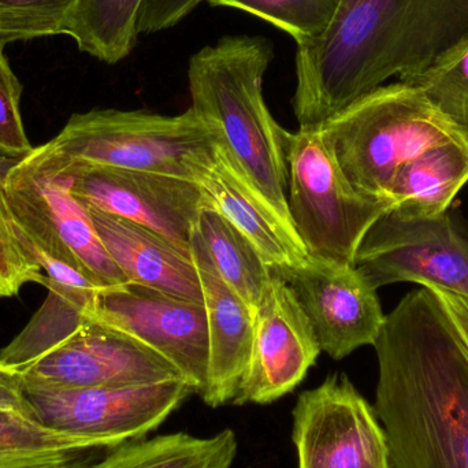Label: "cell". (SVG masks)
<instances>
[{"instance_id": "8fae6325", "label": "cell", "mask_w": 468, "mask_h": 468, "mask_svg": "<svg viewBox=\"0 0 468 468\" xmlns=\"http://www.w3.org/2000/svg\"><path fill=\"white\" fill-rule=\"evenodd\" d=\"M292 440L297 468H393L376 410L346 374L297 398Z\"/></svg>"}, {"instance_id": "d6986e66", "label": "cell", "mask_w": 468, "mask_h": 468, "mask_svg": "<svg viewBox=\"0 0 468 468\" xmlns=\"http://www.w3.org/2000/svg\"><path fill=\"white\" fill-rule=\"evenodd\" d=\"M467 183L468 136H461L404 165L393 177L388 197L400 216L426 218L452 207Z\"/></svg>"}, {"instance_id": "30bf717a", "label": "cell", "mask_w": 468, "mask_h": 468, "mask_svg": "<svg viewBox=\"0 0 468 468\" xmlns=\"http://www.w3.org/2000/svg\"><path fill=\"white\" fill-rule=\"evenodd\" d=\"M84 315L144 344L172 363L195 393L205 392L208 377L205 303L128 282L99 289Z\"/></svg>"}, {"instance_id": "484cf974", "label": "cell", "mask_w": 468, "mask_h": 468, "mask_svg": "<svg viewBox=\"0 0 468 468\" xmlns=\"http://www.w3.org/2000/svg\"><path fill=\"white\" fill-rule=\"evenodd\" d=\"M79 0H0V44L63 35Z\"/></svg>"}, {"instance_id": "f1b7e54d", "label": "cell", "mask_w": 468, "mask_h": 468, "mask_svg": "<svg viewBox=\"0 0 468 468\" xmlns=\"http://www.w3.org/2000/svg\"><path fill=\"white\" fill-rule=\"evenodd\" d=\"M207 0H144L140 13V35H153L180 24Z\"/></svg>"}, {"instance_id": "ba28073f", "label": "cell", "mask_w": 468, "mask_h": 468, "mask_svg": "<svg viewBox=\"0 0 468 468\" xmlns=\"http://www.w3.org/2000/svg\"><path fill=\"white\" fill-rule=\"evenodd\" d=\"M354 266L376 291L414 282L468 299V221L455 207L426 218L390 208L363 237Z\"/></svg>"}, {"instance_id": "7c38bea8", "label": "cell", "mask_w": 468, "mask_h": 468, "mask_svg": "<svg viewBox=\"0 0 468 468\" xmlns=\"http://www.w3.org/2000/svg\"><path fill=\"white\" fill-rule=\"evenodd\" d=\"M57 153L80 202L143 225L191 255L192 233L203 208L197 181L82 164Z\"/></svg>"}, {"instance_id": "d4e9b609", "label": "cell", "mask_w": 468, "mask_h": 468, "mask_svg": "<svg viewBox=\"0 0 468 468\" xmlns=\"http://www.w3.org/2000/svg\"><path fill=\"white\" fill-rule=\"evenodd\" d=\"M403 82L420 88L428 101L468 136V37Z\"/></svg>"}, {"instance_id": "e0dca14e", "label": "cell", "mask_w": 468, "mask_h": 468, "mask_svg": "<svg viewBox=\"0 0 468 468\" xmlns=\"http://www.w3.org/2000/svg\"><path fill=\"white\" fill-rule=\"evenodd\" d=\"M191 255L199 274L208 329L207 406L230 403L247 370L253 338V314L222 281L206 250L199 230L191 239Z\"/></svg>"}, {"instance_id": "9c48e42d", "label": "cell", "mask_w": 468, "mask_h": 468, "mask_svg": "<svg viewBox=\"0 0 468 468\" xmlns=\"http://www.w3.org/2000/svg\"><path fill=\"white\" fill-rule=\"evenodd\" d=\"M192 393L194 388L184 379L142 387L79 389L25 382L27 417L101 450L142 440Z\"/></svg>"}, {"instance_id": "9a60e30c", "label": "cell", "mask_w": 468, "mask_h": 468, "mask_svg": "<svg viewBox=\"0 0 468 468\" xmlns=\"http://www.w3.org/2000/svg\"><path fill=\"white\" fill-rule=\"evenodd\" d=\"M313 326L285 280L271 271L253 315L247 370L234 404H270L291 393L321 354Z\"/></svg>"}, {"instance_id": "3957f363", "label": "cell", "mask_w": 468, "mask_h": 468, "mask_svg": "<svg viewBox=\"0 0 468 468\" xmlns=\"http://www.w3.org/2000/svg\"><path fill=\"white\" fill-rule=\"evenodd\" d=\"M274 47L263 36L228 35L192 55V109L218 126L224 143L259 191L291 221L283 132L263 98ZM292 222V221H291Z\"/></svg>"}, {"instance_id": "44dd1931", "label": "cell", "mask_w": 468, "mask_h": 468, "mask_svg": "<svg viewBox=\"0 0 468 468\" xmlns=\"http://www.w3.org/2000/svg\"><path fill=\"white\" fill-rule=\"evenodd\" d=\"M197 230L219 277L255 315L271 278L261 253L213 208H202Z\"/></svg>"}, {"instance_id": "cb8c5ba5", "label": "cell", "mask_w": 468, "mask_h": 468, "mask_svg": "<svg viewBox=\"0 0 468 468\" xmlns=\"http://www.w3.org/2000/svg\"><path fill=\"white\" fill-rule=\"evenodd\" d=\"M258 16L291 36L297 46L321 37L337 16L343 0H207Z\"/></svg>"}, {"instance_id": "6da1fadb", "label": "cell", "mask_w": 468, "mask_h": 468, "mask_svg": "<svg viewBox=\"0 0 468 468\" xmlns=\"http://www.w3.org/2000/svg\"><path fill=\"white\" fill-rule=\"evenodd\" d=\"M393 468H468V349L436 292H410L374 343Z\"/></svg>"}, {"instance_id": "1f68e13d", "label": "cell", "mask_w": 468, "mask_h": 468, "mask_svg": "<svg viewBox=\"0 0 468 468\" xmlns=\"http://www.w3.org/2000/svg\"><path fill=\"white\" fill-rule=\"evenodd\" d=\"M16 161L14 159L5 158V156L0 155V186H3L5 183V176H7L8 170L16 165Z\"/></svg>"}, {"instance_id": "ffe728a7", "label": "cell", "mask_w": 468, "mask_h": 468, "mask_svg": "<svg viewBox=\"0 0 468 468\" xmlns=\"http://www.w3.org/2000/svg\"><path fill=\"white\" fill-rule=\"evenodd\" d=\"M236 453L232 431L211 437L175 433L125 442L90 468H230Z\"/></svg>"}, {"instance_id": "7a4b0ae2", "label": "cell", "mask_w": 468, "mask_h": 468, "mask_svg": "<svg viewBox=\"0 0 468 468\" xmlns=\"http://www.w3.org/2000/svg\"><path fill=\"white\" fill-rule=\"evenodd\" d=\"M467 37L468 0H343L324 35L297 46L299 129L319 131L390 77L417 76Z\"/></svg>"}, {"instance_id": "2e32d148", "label": "cell", "mask_w": 468, "mask_h": 468, "mask_svg": "<svg viewBox=\"0 0 468 468\" xmlns=\"http://www.w3.org/2000/svg\"><path fill=\"white\" fill-rule=\"evenodd\" d=\"M197 183L202 189L203 207L221 214L250 239L270 270L288 269L307 261V250L292 222L275 210L248 177L224 137Z\"/></svg>"}, {"instance_id": "83f0119b", "label": "cell", "mask_w": 468, "mask_h": 468, "mask_svg": "<svg viewBox=\"0 0 468 468\" xmlns=\"http://www.w3.org/2000/svg\"><path fill=\"white\" fill-rule=\"evenodd\" d=\"M0 44V155L19 161L33 151L22 121V85L19 84Z\"/></svg>"}, {"instance_id": "4dcf8cb0", "label": "cell", "mask_w": 468, "mask_h": 468, "mask_svg": "<svg viewBox=\"0 0 468 468\" xmlns=\"http://www.w3.org/2000/svg\"><path fill=\"white\" fill-rule=\"evenodd\" d=\"M431 289V288H429ZM434 291V289H431ZM444 304L445 310L450 314L456 330L468 349V299L448 292L434 291Z\"/></svg>"}, {"instance_id": "5bb4252c", "label": "cell", "mask_w": 468, "mask_h": 468, "mask_svg": "<svg viewBox=\"0 0 468 468\" xmlns=\"http://www.w3.org/2000/svg\"><path fill=\"white\" fill-rule=\"evenodd\" d=\"M288 282L315 333L321 351L335 360L374 346L385 314L376 289L346 264L316 261L271 270Z\"/></svg>"}, {"instance_id": "4316f807", "label": "cell", "mask_w": 468, "mask_h": 468, "mask_svg": "<svg viewBox=\"0 0 468 468\" xmlns=\"http://www.w3.org/2000/svg\"><path fill=\"white\" fill-rule=\"evenodd\" d=\"M44 280L46 274L22 241L0 186V297L16 296L29 282L44 285Z\"/></svg>"}, {"instance_id": "52a82bcc", "label": "cell", "mask_w": 468, "mask_h": 468, "mask_svg": "<svg viewBox=\"0 0 468 468\" xmlns=\"http://www.w3.org/2000/svg\"><path fill=\"white\" fill-rule=\"evenodd\" d=\"M3 189L27 247L80 270L101 288L129 282L99 239L87 206L71 194L51 142L16 161Z\"/></svg>"}, {"instance_id": "7402d4cb", "label": "cell", "mask_w": 468, "mask_h": 468, "mask_svg": "<svg viewBox=\"0 0 468 468\" xmlns=\"http://www.w3.org/2000/svg\"><path fill=\"white\" fill-rule=\"evenodd\" d=\"M144 0H79L63 35L81 51L115 65L133 51Z\"/></svg>"}, {"instance_id": "277c9868", "label": "cell", "mask_w": 468, "mask_h": 468, "mask_svg": "<svg viewBox=\"0 0 468 468\" xmlns=\"http://www.w3.org/2000/svg\"><path fill=\"white\" fill-rule=\"evenodd\" d=\"M319 133L357 192L388 200L393 177L404 165L434 145L466 136L420 88L403 81L357 99Z\"/></svg>"}, {"instance_id": "ac0fdd59", "label": "cell", "mask_w": 468, "mask_h": 468, "mask_svg": "<svg viewBox=\"0 0 468 468\" xmlns=\"http://www.w3.org/2000/svg\"><path fill=\"white\" fill-rule=\"evenodd\" d=\"M87 208L99 239L129 282L203 302L192 255L143 225L90 206Z\"/></svg>"}, {"instance_id": "8992f818", "label": "cell", "mask_w": 468, "mask_h": 468, "mask_svg": "<svg viewBox=\"0 0 468 468\" xmlns=\"http://www.w3.org/2000/svg\"><path fill=\"white\" fill-rule=\"evenodd\" d=\"M283 154L289 217L308 256L354 266L363 237L393 203L357 192L319 131L283 132Z\"/></svg>"}, {"instance_id": "5b68a950", "label": "cell", "mask_w": 468, "mask_h": 468, "mask_svg": "<svg viewBox=\"0 0 468 468\" xmlns=\"http://www.w3.org/2000/svg\"><path fill=\"white\" fill-rule=\"evenodd\" d=\"M221 139V129L189 107L175 117L114 109L74 114L51 143L82 164L197 181Z\"/></svg>"}, {"instance_id": "4fadbf2b", "label": "cell", "mask_w": 468, "mask_h": 468, "mask_svg": "<svg viewBox=\"0 0 468 468\" xmlns=\"http://www.w3.org/2000/svg\"><path fill=\"white\" fill-rule=\"evenodd\" d=\"M18 371L27 384L62 389L142 387L184 379L172 363L144 344L88 318Z\"/></svg>"}, {"instance_id": "603a6c76", "label": "cell", "mask_w": 468, "mask_h": 468, "mask_svg": "<svg viewBox=\"0 0 468 468\" xmlns=\"http://www.w3.org/2000/svg\"><path fill=\"white\" fill-rule=\"evenodd\" d=\"M82 440L0 410V468H57L93 461L101 452Z\"/></svg>"}, {"instance_id": "d6a6232c", "label": "cell", "mask_w": 468, "mask_h": 468, "mask_svg": "<svg viewBox=\"0 0 468 468\" xmlns=\"http://www.w3.org/2000/svg\"><path fill=\"white\" fill-rule=\"evenodd\" d=\"M95 463L93 461H87V462H80V463L76 464H70V466H63V467H57V468H90L92 464Z\"/></svg>"}, {"instance_id": "f546056e", "label": "cell", "mask_w": 468, "mask_h": 468, "mask_svg": "<svg viewBox=\"0 0 468 468\" xmlns=\"http://www.w3.org/2000/svg\"><path fill=\"white\" fill-rule=\"evenodd\" d=\"M0 410L27 415L24 377L16 368L0 363Z\"/></svg>"}]
</instances>
